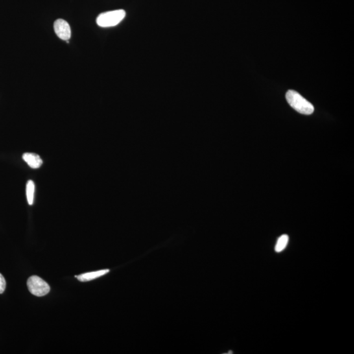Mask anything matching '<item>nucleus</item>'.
I'll return each mask as SVG.
<instances>
[{"label": "nucleus", "mask_w": 354, "mask_h": 354, "mask_svg": "<svg viewBox=\"0 0 354 354\" xmlns=\"http://www.w3.org/2000/svg\"><path fill=\"white\" fill-rule=\"evenodd\" d=\"M35 185L32 181H28L26 185V197L28 204L32 205L34 202Z\"/></svg>", "instance_id": "nucleus-7"}, {"label": "nucleus", "mask_w": 354, "mask_h": 354, "mask_svg": "<svg viewBox=\"0 0 354 354\" xmlns=\"http://www.w3.org/2000/svg\"><path fill=\"white\" fill-rule=\"evenodd\" d=\"M286 99L292 108L302 114L310 115L314 112L313 105L297 91H288L286 93Z\"/></svg>", "instance_id": "nucleus-1"}, {"label": "nucleus", "mask_w": 354, "mask_h": 354, "mask_svg": "<svg viewBox=\"0 0 354 354\" xmlns=\"http://www.w3.org/2000/svg\"><path fill=\"white\" fill-rule=\"evenodd\" d=\"M126 13L123 10L110 11L101 13L97 18V24L100 27L109 28L119 25L126 17Z\"/></svg>", "instance_id": "nucleus-2"}, {"label": "nucleus", "mask_w": 354, "mask_h": 354, "mask_svg": "<svg viewBox=\"0 0 354 354\" xmlns=\"http://www.w3.org/2000/svg\"><path fill=\"white\" fill-rule=\"evenodd\" d=\"M27 286L29 291L37 297L45 296L50 291V287L47 282L37 275H33L28 278Z\"/></svg>", "instance_id": "nucleus-3"}, {"label": "nucleus", "mask_w": 354, "mask_h": 354, "mask_svg": "<svg viewBox=\"0 0 354 354\" xmlns=\"http://www.w3.org/2000/svg\"><path fill=\"white\" fill-rule=\"evenodd\" d=\"M23 158L25 162L33 169H38L43 163L40 156L34 153H25L23 154Z\"/></svg>", "instance_id": "nucleus-5"}, {"label": "nucleus", "mask_w": 354, "mask_h": 354, "mask_svg": "<svg viewBox=\"0 0 354 354\" xmlns=\"http://www.w3.org/2000/svg\"><path fill=\"white\" fill-rule=\"evenodd\" d=\"M54 30L58 38L62 40L69 41L71 38V26L65 20H56L54 23Z\"/></svg>", "instance_id": "nucleus-4"}, {"label": "nucleus", "mask_w": 354, "mask_h": 354, "mask_svg": "<svg viewBox=\"0 0 354 354\" xmlns=\"http://www.w3.org/2000/svg\"><path fill=\"white\" fill-rule=\"evenodd\" d=\"M109 272H110V270H108V269H106V270L85 273V274L76 275L75 277L78 279L79 281L82 282L89 281L93 280V279H97L98 277H101L102 275L108 274Z\"/></svg>", "instance_id": "nucleus-6"}, {"label": "nucleus", "mask_w": 354, "mask_h": 354, "mask_svg": "<svg viewBox=\"0 0 354 354\" xmlns=\"http://www.w3.org/2000/svg\"><path fill=\"white\" fill-rule=\"evenodd\" d=\"M288 242V236L286 234L282 235L278 238L275 247V251L280 253L287 247Z\"/></svg>", "instance_id": "nucleus-8"}, {"label": "nucleus", "mask_w": 354, "mask_h": 354, "mask_svg": "<svg viewBox=\"0 0 354 354\" xmlns=\"http://www.w3.org/2000/svg\"><path fill=\"white\" fill-rule=\"evenodd\" d=\"M6 282L3 275L0 274V294L3 293L6 289Z\"/></svg>", "instance_id": "nucleus-9"}]
</instances>
